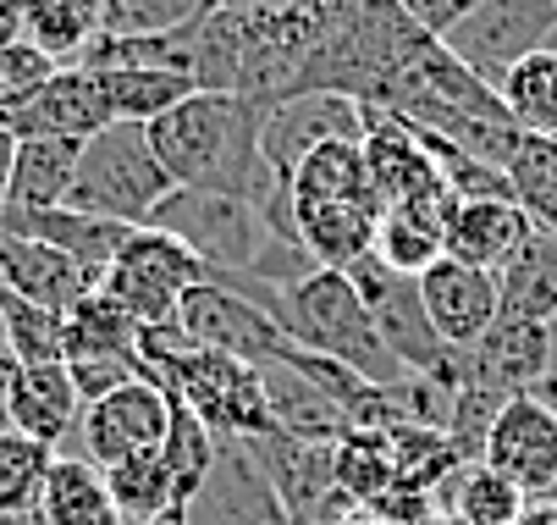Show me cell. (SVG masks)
<instances>
[{
    "mask_svg": "<svg viewBox=\"0 0 557 525\" xmlns=\"http://www.w3.org/2000/svg\"><path fill=\"white\" fill-rule=\"evenodd\" d=\"M265 111L271 106H260L249 95H205V89H194L183 106H172L166 117L149 122L154 161L166 167L172 188L249 199L271 221L287 205V188L260 161Z\"/></svg>",
    "mask_w": 557,
    "mask_h": 525,
    "instance_id": "obj_1",
    "label": "cell"
},
{
    "mask_svg": "<svg viewBox=\"0 0 557 525\" xmlns=\"http://www.w3.org/2000/svg\"><path fill=\"white\" fill-rule=\"evenodd\" d=\"M66 377H72L77 399H84V410H89V404H100L106 393H116V388L149 377V370H144V359H66Z\"/></svg>",
    "mask_w": 557,
    "mask_h": 525,
    "instance_id": "obj_36",
    "label": "cell"
},
{
    "mask_svg": "<svg viewBox=\"0 0 557 525\" xmlns=\"http://www.w3.org/2000/svg\"><path fill=\"white\" fill-rule=\"evenodd\" d=\"M513 127L524 138H557V50H535L497 84Z\"/></svg>",
    "mask_w": 557,
    "mask_h": 525,
    "instance_id": "obj_27",
    "label": "cell"
},
{
    "mask_svg": "<svg viewBox=\"0 0 557 525\" xmlns=\"http://www.w3.org/2000/svg\"><path fill=\"white\" fill-rule=\"evenodd\" d=\"M364 161L381 194V210H404V216H425L436 228H447L453 216V188L436 167V156L420 144V133L392 117V111H370L364 106Z\"/></svg>",
    "mask_w": 557,
    "mask_h": 525,
    "instance_id": "obj_5",
    "label": "cell"
},
{
    "mask_svg": "<svg viewBox=\"0 0 557 525\" xmlns=\"http://www.w3.org/2000/svg\"><path fill=\"white\" fill-rule=\"evenodd\" d=\"M436 509H453L463 525H519L530 498L486 460H469L436 487Z\"/></svg>",
    "mask_w": 557,
    "mask_h": 525,
    "instance_id": "obj_23",
    "label": "cell"
},
{
    "mask_svg": "<svg viewBox=\"0 0 557 525\" xmlns=\"http://www.w3.org/2000/svg\"><path fill=\"white\" fill-rule=\"evenodd\" d=\"M144 525H188V514H183V509H172V514H161V520H144Z\"/></svg>",
    "mask_w": 557,
    "mask_h": 525,
    "instance_id": "obj_44",
    "label": "cell"
},
{
    "mask_svg": "<svg viewBox=\"0 0 557 525\" xmlns=\"http://www.w3.org/2000/svg\"><path fill=\"white\" fill-rule=\"evenodd\" d=\"M12 161H17V138L0 127V216H7V194H12Z\"/></svg>",
    "mask_w": 557,
    "mask_h": 525,
    "instance_id": "obj_38",
    "label": "cell"
},
{
    "mask_svg": "<svg viewBox=\"0 0 557 525\" xmlns=\"http://www.w3.org/2000/svg\"><path fill=\"white\" fill-rule=\"evenodd\" d=\"M172 431V393L161 382H127L116 393H106L100 404L84 410V431H77V460H89L100 471L122 465V460H138V454H154Z\"/></svg>",
    "mask_w": 557,
    "mask_h": 525,
    "instance_id": "obj_9",
    "label": "cell"
},
{
    "mask_svg": "<svg viewBox=\"0 0 557 525\" xmlns=\"http://www.w3.org/2000/svg\"><path fill=\"white\" fill-rule=\"evenodd\" d=\"M50 465H55V448H45V442H34L12 426H0V514L39 509Z\"/></svg>",
    "mask_w": 557,
    "mask_h": 525,
    "instance_id": "obj_33",
    "label": "cell"
},
{
    "mask_svg": "<svg viewBox=\"0 0 557 525\" xmlns=\"http://www.w3.org/2000/svg\"><path fill=\"white\" fill-rule=\"evenodd\" d=\"M149 228L183 239L205 260V271H215V277H260V282L287 288V282L314 271V260L271 228L260 205L232 199V194L172 188L161 199V210L149 216Z\"/></svg>",
    "mask_w": 557,
    "mask_h": 525,
    "instance_id": "obj_2",
    "label": "cell"
},
{
    "mask_svg": "<svg viewBox=\"0 0 557 525\" xmlns=\"http://www.w3.org/2000/svg\"><path fill=\"white\" fill-rule=\"evenodd\" d=\"M106 487H111V498H116V509H122L127 525L161 520V514L177 509V498H172V471H166V460H161V448H154V454H138V460L111 465V471H106ZM183 514H188V509H183Z\"/></svg>",
    "mask_w": 557,
    "mask_h": 525,
    "instance_id": "obj_31",
    "label": "cell"
},
{
    "mask_svg": "<svg viewBox=\"0 0 557 525\" xmlns=\"http://www.w3.org/2000/svg\"><path fill=\"white\" fill-rule=\"evenodd\" d=\"M343 525H386V520H381V514H375V509H354V514H348V520H343Z\"/></svg>",
    "mask_w": 557,
    "mask_h": 525,
    "instance_id": "obj_41",
    "label": "cell"
},
{
    "mask_svg": "<svg viewBox=\"0 0 557 525\" xmlns=\"http://www.w3.org/2000/svg\"><path fill=\"white\" fill-rule=\"evenodd\" d=\"M77 149H84L77 138H17L7 216H34V210L66 205L72 178H77Z\"/></svg>",
    "mask_w": 557,
    "mask_h": 525,
    "instance_id": "obj_20",
    "label": "cell"
},
{
    "mask_svg": "<svg viewBox=\"0 0 557 525\" xmlns=\"http://www.w3.org/2000/svg\"><path fill=\"white\" fill-rule=\"evenodd\" d=\"M39 520L45 525H127L106 487V471L77 454H55L50 481L39 492Z\"/></svg>",
    "mask_w": 557,
    "mask_h": 525,
    "instance_id": "obj_22",
    "label": "cell"
},
{
    "mask_svg": "<svg viewBox=\"0 0 557 525\" xmlns=\"http://www.w3.org/2000/svg\"><path fill=\"white\" fill-rule=\"evenodd\" d=\"M161 460H166V471H172V498H177V509H194L199 492H205L210 476H215L221 437H215L188 404L172 399V431H166V442H161Z\"/></svg>",
    "mask_w": 557,
    "mask_h": 525,
    "instance_id": "obj_26",
    "label": "cell"
},
{
    "mask_svg": "<svg viewBox=\"0 0 557 525\" xmlns=\"http://www.w3.org/2000/svg\"><path fill=\"white\" fill-rule=\"evenodd\" d=\"M481 460L492 471H503L530 503L557 498V410H546L541 399H508L486 431Z\"/></svg>",
    "mask_w": 557,
    "mask_h": 525,
    "instance_id": "obj_10",
    "label": "cell"
},
{
    "mask_svg": "<svg viewBox=\"0 0 557 525\" xmlns=\"http://www.w3.org/2000/svg\"><path fill=\"white\" fill-rule=\"evenodd\" d=\"M249 454V465L260 471V481L271 487V498L282 503V514L293 525H314L321 503L332 498V442H298V437H255V442H237Z\"/></svg>",
    "mask_w": 557,
    "mask_h": 525,
    "instance_id": "obj_12",
    "label": "cell"
},
{
    "mask_svg": "<svg viewBox=\"0 0 557 525\" xmlns=\"http://www.w3.org/2000/svg\"><path fill=\"white\" fill-rule=\"evenodd\" d=\"M0 426L66 454V442H77V431H84V399H77V388L66 377V359L17 365L7 382V399H0Z\"/></svg>",
    "mask_w": 557,
    "mask_h": 525,
    "instance_id": "obj_11",
    "label": "cell"
},
{
    "mask_svg": "<svg viewBox=\"0 0 557 525\" xmlns=\"http://www.w3.org/2000/svg\"><path fill=\"white\" fill-rule=\"evenodd\" d=\"M0 127L12 138H77L84 144L100 127H111V111H106L100 78L89 66H55V78L28 106H17Z\"/></svg>",
    "mask_w": 557,
    "mask_h": 525,
    "instance_id": "obj_14",
    "label": "cell"
},
{
    "mask_svg": "<svg viewBox=\"0 0 557 525\" xmlns=\"http://www.w3.org/2000/svg\"><path fill=\"white\" fill-rule=\"evenodd\" d=\"M215 0H106L100 12V34L116 39H149V34H172L194 17H205Z\"/></svg>",
    "mask_w": 557,
    "mask_h": 525,
    "instance_id": "obj_34",
    "label": "cell"
},
{
    "mask_svg": "<svg viewBox=\"0 0 557 525\" xmlns=\"http://www.w3.org/2000/svg\"><path fill=\"white\" fill-rule=\"evenodd\" d=\"M397 7H404L431 39H447L474 7H481V0H397Z\"/></svg>",
    "mask_w": 557,
    "mask_h": 525,
    "instance_id": "obj_37",
    "label": "cell"
},
{
    "mask_svg": "<svg viewBox=\"0 0 557 525\" xmlns=\"http://www.w3.org/2000/svg\"><path fill=\"white\" fill-rule=\"evenodd\" d=\"M55 56H45L34 39H17V45H7L0 50V122H7L17 106H28L50 78H55Z\"/></svg>",
    "mask_w": 557,
    "mask_h": 525,
    "instance_id": "obj_35",
    "label": "cell"
},
{
    "mask_svg": "<svg viewBox=\"0 0 557 525\" xmlns=\"http://www.w3.org/2000/svg\"><path fill=\"white\" fill-rule=\"evenodd\" d=\"M260 382H265V404H271V420L282 437H298V442H337L348 431L343 410L314 388L304 370L293 365H260Z\"/></svg>",
    "mask_w": 557,
    "mask_h": 525,
    "instance_id": "obj_21",
    "label": "cell"
},
{
    "mask_svg": "<svg viewBox=\"0 0 557 525\" xmlns=\"http://www.w3.org/2000/svg\"><path fill=\"white\" fill-rule=\"evenodd\" d=\"M420 525H463L453 509H431V520H420Z\"/></svg>",
    "mask_w": 557,
    "mask_h": 525,
    "instance_id": "obj_43",
    "label": "cell"
},
{
    "mask_svg": "<svg viewBox=\"0 0 557 525\" xmlns=\"http://www.w3.org/2000/svg\"><path fill=\"white\" fill-rule=\"evenodd\" d=\"M0 288H12L17 298H28L39 310L66 316L77 298H89L100 288V277L89 266H77L72 255L39 244V239H7L0 233Z\"/></svg>",
    "mask_w": 557,
    "mask_h": 525,
    "instance_id": "obj_16",
    "label": "cell"
},
{
    "mask_svg": "<svg viewBox=\"0 0 557 525\" xmlns=\"http://www.w3.org/2000/svg\"><path fill=\"white\" fill-rule=\"evenodd\" d=\"M0 525H45V520H39V509H28V514H0Z\"/></svg>",
    "mask_w": 557,
    "mask_h": 525,
    "instance_id": "obj_42",
    "label": "cell"
},
{
    "mask_svg": "<svg viewBox=\"0 0 557 525\" xmlns=\"http://www.w3.org/2000/svg\"><path fill=\"white\" fill-rule=\"evenodd\" d=\"M177 327L188 343L199 349H215L226 359H244V365H282L293 359V338L255 305L237 288H221V282H199L183 310H177Z\"/></svg>",
    "mask_w": 557,
    "mask_h": 525,
    "instance_id": "obj_7",
    "label": "cell"
},
{
    "mask_svg": "<svg viewBox=\"0 0 557 525\" xmlns=\"http://www.w3.org/2000/svg\"><path fill=\"white\" fill-rule=\"evenodd\" d=\"M447 255L442 228L425 216H404V210H381V228H375V260L397 277H425L436 260Z\"/></svg>",
    "mask_w": 557,
    "mask_h": 525,
    "instance_id": "obj_32",
    "label": "cell"
},
{
    "mask_svg": "<svg viewBox=\"0 0 557 525\" xmlns=\"http://www.w3.org/2000/svg\"><path fill=\"white\" fill-rule=\"evenodd\" d=\"M337 138H364V106L348 100V95H332V89H304V95H287L265 111L260 161L287 188L293 172L314 156V149L337 144Z\"/></svg>",
    "mask_w": 557,
    "mask_h": 525,
    "instance_id": "obj_8",
    "label": "cell"
},
{
    "mask_svg": "<svg viewBox=\"0 0 557 525\" xmlns=\"http://www.w3.org/2000/svg\"><path fill=\"white\" fill-rule=\"evenodd\" d=\"M557 39V0H481L442 45L474 72L481 84H503L508 66Z\"/></svg>",
    "mask_w": 557,
    "mask_h": 525,
    "instance_id": "obj_6",
    "label": "cell"
},
{
    "mask_svg": "<svg viewBox=\"0 0 557 525\" xmlns=\"http://www.w3.org/2000/svg\"><path fill=\"white\" fill-rule=\"evenodd\" d=\"M552 370V332L541 321H508L497 316V327L469 349V382L486 388L497 399H524L546 382Z\"/></svg>",
    "mask_w": 557,
    "mask_h": 525,
    "instance_id": "obj_15",
    "label": "cell"
},
{
    "mask_svg": "<svg viewBox=\"0 0 557 525\" xmlns=\"http://www.w3.org/2000/svg\"><path fill=\"white\" fill-rule=\"evenodd\" d=\"M66 316L55 310H39L28 298H17L12 288H0V343L17 365H50V359H66Z\"/></svg>",
    "mask_w": 557,
    "mask_h": 525,
    "instance_id": "obj_30",
    "label": "cell"
},
{
    "mask_svg": "<svg viewBox=\"0 0 557 525\" xmlns=\"http://www.w3.org/2000/svg\"><path fill=\"white\" fill-rule=\"evenodd\" d=\"M497 310L508 321H541V327L557 316V233L541 221L497 271Z\"/></svg>",
    "mask_w": 557,
    "mask_h": 525,
    "instance_id": "obj_19",
    "label": "cell"
},
{
    "mask_svg": "<svg viewBox=\"0 0 557 525\" xmlns=\"http://www.w3.org/2000/svg\"><path fill=\"white\" fill-rule=\"evenodd\" d=\"M420 298H425V316L436 327V338L458 354H469L492 327H497V277L492 271H474L453 255H442L425 277H420Z\"/></svg>",
    "mask_w": 557,
    "mask_h": 525,
    "instance_id": "obj_13",
    "label": "cell"
},
{
    "mask_svg": "<svg viewBox=\"0 0 557 525\" xmlns=\"http://www.w3.org/2000/svg\"><path fill=\"white\" fill-rule=\"evenodd\" d=\"M23 12H28V39L66 66L100 34L106 0H23Z\"/></svg>",
    "mask_w": 557,
    "mask_h": 525,
    "instance_id": "obj_29",
    "label": "cell"
},
{
    "mask_svg": "<svg viewBox=\"0 0 557 525\" xmlns=\"http://www.w3.org/2000/svg\"><path fill=\"white\" fill-rule=\"evenodd\" d=\"M66 359H138V321L116 305L111 293H89L66 310Z\"/></svg>",
    "mask_w": 557,
    "mask_h": 525,
    "instance_id": "obj_25",
    "label": "cell"
},
{
    "mask_svg": "<svg viewBox=\"0 0 557 525\" xmlns=\"http://www.w3.org/2000/svg\"><path fill=\"white\" fill-rule=\"evenodd\" d=\"M172 194L166 167L154 161V144L144 122H111L77 149V178L66 205L84 216H106L122 228H149V216Z\"/></svg>",
    "mask_w": 557,
    "mask_h": 525,
    "instance_id": "obj_3",
    "label": "cell"
},
{
    "mask_svg": "<svg viewBox=\"0 0 557 525\" xmlns=\"http://www.w3.org/2000/svg\"><path fill=\"white\" fill-rule=\"evenodd\" d=\"M546 332H552V370H546V388H557V316L546 321Z\"/></svg>",
    "mask_w": 557,
    "mask_h": 525,
    "instance_id": "obj_40",
    "label": "cell"
},
{
    "mask_svg": "<svg viewBox=\"0 0 557 525\" xmlns=\"http://www.w3.org/2000/svg\"><path fill=\"white\" fill-rule=\"evenodd\" d=\"M95 78H100L111 122H144V127L194 95V84L183 78V72H161V66H100Z\"/></svg>",
    "mask_w": 557,
    "mask_h": 525,
    "instance_id": "obj_24",
    "label": "cell"
},
{
    "mask_svg": "<svg viewBox=\"0 0 557 525\" xmlns=\"http://www.w3.org/2000/svg\"><path fill=\"white\" fill-rule=\"evenodd\" d=\"M0 233L7 239H39V244L72 255L77 266H89L95 277H106V266L116 260V249L127 244L133 228L106 221V216H84L72 205H55V210H34V216H0Z\"/></svg>",
    "mask_w": 557,
    "mask_h": 525,
    "instance_id": "obj_18",
    "label": "cell"
},
{
    "mask_svg": "<svg viewBox=\"0 0 557 525\" xmlns=\"http://www.w3.org/2000/svg\"><path fill=\"white\" fill-rule=\"evenodd\" d=\"M535 228L530 210L519 199H458L447 228H442V244L453 260L474 266V271H503L513 260V249L524 244V233Z\"/></svg>",
    "mask_w": 557,
    "mask_h": 525,
    "instance_id": "obj_17",
    "label": "cell"
},
{
    "mask_svg": "<svg viewBox=\"0 0 557 525\" xmlns=\"http://www.w3.org/2000/svg\"><path fill=\"white\" fill-rule=\"evenodd\" d=\"M199 282H205V260L183 239H172L161 228H133L127 244L116 249V260L106 266L100 293H111L138 327H166V321H177L183 298Z\"/></svg>",
    "mask_w": 557,
    "mask_h": 525,
    "instance_id": "obj_4",
    "label": "cell"
},
{
    "mask_svg": "<svg viewBox=\"0 0 557 525\" xmlns=\"http://www.w3.org/2000/svg\"><path fill=\"white\" fill-rule=\"evenodd\" d=\"M519 525H557V498H541L519 514Z\"/></svg>",
    "mask_w": 557,
    "mask_h": 525,
    "instance_id": "obj_39",
    "label": "cell"
},
{
    "mask_svg": "<svg viewBox=\"0 0 557 525\" xmlns=\"http://www.w3.org/2000/svg\"><path fill=\"white\" fill-rule=\"evenodd\" d=\"M332 481L348 492L359 509H370L381 492L397 487V460H392V437L386 431H343L332 442Z\"/></svg>",
    "mask_w": 557,
    "mask_h": 525,
    "instance_id": "obj_28",
    "label": "cell"
}]
</instances>
